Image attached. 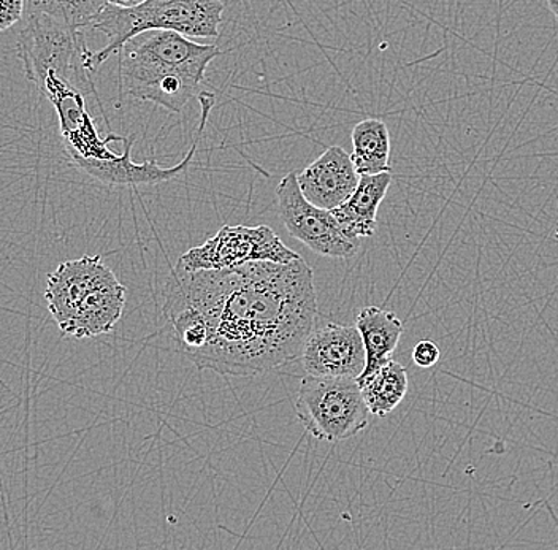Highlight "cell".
Wrapping results in <instances>:
<instances>
[{"instance_id": "5b68a950", "label": "cell", "mask_w": 558, "mask_h": 550, "mask_svg": "<svg viewBox=\"0 0 558 550\" xmlns=\"http://www.w3.org/2000/svg\"><path fill=\"white\" fill-rule=\"evenodd\" d=\"M296 417L316 440L340 443L368 426L357 379L306 375L295 399Z\"/></svg>"}, {"instance_id": "5bb4252c", "label": "cell", "mask_w": 558, "mask_h": 550, "mask_svg": "<svg viewBox=\"0 0 558 550\" xmlns=\"http://www.w3.org/2000/svg\"><path fill=\"white\" fill-rule=\"evenodd\" d=\"M355 327L361 332L366 353V367L364 374L359 376L362 378L378 370L392 358L404 327L397 315L378 306H366L361 309L355 319Z\"/></svg>"}, {"instance_id": "8992f818", "label": "cell", "mask_w": 558, "mask_h": 550, "mask_svg": "<svg viewBox=\"0 0 558 550\" xmlns=\"http://www.w3.org/2000/svg\"><path fill=\"white\" fill-rule=\"evenodd\" d=\"M300 257L267 225H225L207 242L186 250L177 268L183 271L226 270L257 260L288 264Z\"/></svg>"}, {"instance_id": "8fae6325", "label": "cell", "mask_w": 558, "mask_h": 550, "mask_svg": "<svg viewBox=\"0 0 558 550\" xmlns=\"http://www.w3.org/2000/svg\"><path fill=\"white\" fill-rule=\"evenodd\" d=\"M113 274V270L105 266L100 256L68 260L51 271L47 278L45 298L58 326L69 322L83 298Z\"/></svg>"}, {"instance_id": "9a60e30c", "label": "cell", "mask_w": 558, "mask_h": 550, "mask_svg": "<svg viewBox=\"0 0 558 550\" xmlns=\"http://www.w3.org/2000/svg\"><path fill=\"white\" fill-rule=\"evenodd\" d=\"M351 140V159L359 175L390 172V135L384 121L366 118L354 125Z\"/></svg>"}, {"instance_id": "6da1fadb", "label": "cell", "mask_w": 558, "mask_h": 550, "mask_svg": "<svg viewBox=\"0 0 558 550\" xmlns=\"http://www.w3.org/2000/svg\"><path fill=\"white\" fill-rule=\"evenodd\" d=\"M163 316L207 327V343L190 360L222 376L265 375L295 360L317 315L312 267L257 260L226 270L173 268L163 285Z\"/></svg>"}, {"instance_id": "ffe728a7", "label": "cell", "mask_w": 558, "mask_h": 550, "mask_svg": "<svg viewBox=\"0 0 558 550\" xmlns=\"http://www.w3.org/2000/svg\"><path fill=\"white\" fill-rule=\"evenodd\" d=\"M105 2L110 3V5L121 7V9H134V7L140 5L145 0H105Z\"/></svg>"}, {"instance_id": "7c38bea8", "label": "cell", "mask_w": 558, "mask_h": 550, "mask_svg": "<svg viewBox=\"0 0 558 550\" xmlns=\"http://www.w3.org/2000/svg\"><path fill=\"white\" fill-rule=\"evenodd\" d=\"M124 306L125 285L113 274L94 288L80 303L75 315L59 329L64 335L75 338L107 335L120 322Z\"/></svg>"}, {"instance_id": "ac0fdd59", "label": "cell", "mask_w": 558, "mask_h": 550, "mask_svg": "<svg viewBox=\"0 0 558 550\" xmlns=\"http://www.w3.org/2000/svg\"><path fill=\"white\" fill-rule=\"evenodd\" d=\"M26 12V0H0V33L15 26Z\"/></svg>"}, {"instance_id": "9c48e42d", "label": "cell", "mask_w": 558, "mask_h": 550, "mask_svg": "<svg viewBox=\"0 0 558 550\" xmlns=\"http://www.w3.org/2000/svg\"><path fill=\"white\" fill-rule=\"evenodd\" d=\"M306 375L357 379L366 367L364 341L357 327L327 322L312 330L302 354Z\"/></svg>"}, {"instance_id": "3957f363", "label": "cell", "mask_w": 558, "mask_h": 550, "mask_svg": "<svg viewBox=\"0 0 558 550\" xmlns=\"http://www.w3.org/2000/svg\"><path fill=\"white\" fill-rule=\"evenodd\" d=\"M225 9L222 0H145L134 9L105 3L90 27L104 34L107 45L93 53L90 65L96 72L131 38L148 30H173L190 38L219 37Z\"/></svg>"}, {"instance_id": "d6986e66", "label": "cell", "mask_w": 558, "mask_h": 550, "mask_svg": "<svg viewBox=\"0 0 558 550\" xmlns=\"http://www.w3.org/2000/svg\"><path fill=\"white\" fill-rule=\"evenodd\" d=\"M439 347L436 343L430 340L418 341L413 351V360L417 367L430 368L438 364L439 360Z\"/></svg>"}, {"instance_id": "30bf717a", "label": "cell", "mask_w": 558, "mask_h": 550, "mask_svg": "<svg viewBox=\"0 0 558 550\" xmlns=\"http://www.w3.org/2000/svg\"><path fill=\"white\" fill-rule=\"evenodd\" d=\"M359 175L351 155L341 146L327 148L314 162L296 173L300 190L306 200L326 210L347 201L357 187Z\"/></svg>"}, {"instance_id": "ba28073f", "label": "cell", "mask_w": 558, "mask_h": 550, "mask_svg": "<svg viewBox=\"0 0 558 550\" xmlns=\"http://www.w3.org/2000/svg\"><path fill=\"white\" fill-rule=\"evenodd\" d=\"M197 97L202 106L197 138H195L194 145L191 146L190 152L177 166L170 167V169H162V167L157 166L155 152H151V159L146 160V162L135 163L131 158L135 135L124 138V152L118 159L78 160L73 166L78 167L80 170L93 176L94 180L108 184V186H149V184L172 181L173 178L181 175L191 166L195 151H197L198 138H201L202 132H204L205 125L208 123L209 113H211L213 107H215V96L213 94L201 93Z\"/></svg>"}, {"instance_id": "e0dca14e", "label": "cell", "mask_w": 558, "mask_h": 550, "mask_svg": "<svg viewBox=\"0 0 558 550\" xmlns=\"http://www.w3.org/2000/svg\"><path fill=\"white\" fill-rule=\"evenodd\" d=\"M105 0H26L27 13H44L76 29L90 27Z\"/></svg>"}, {"instance_id": "2e32d148", "label": "cell", "mask_w": 558, "mask_h": 550, "mask_svg": "<svg viewBox=\"0 0 558 550\" xmlns=\"http://www.w3.org/2000/svg\"><path fill=\"white\" fill-rule=\"evenodd\" d=\"M369 414L384 417L403 402L408 392L407 368L390 358L381 368L357 379Z\"/></svg>"}, {"instance_id": "44dd1931", "label": "cell", "mask_w": 558, "mask_h": 550, "mask_svg": "<svg viewBox=\"0 0 558 550\" xmlns=\"http://www.w3.org/2000/svg\"><path fill=\"white\" fill-rule=\"evenodd\" d=\"M547 3H549L550 12H553L558 20V0H547Z\"/></svg>"}, {"instance_id": "52a82bcc", "label": "cell", "mask_w": 558, "mask_h": 550, "mask_svg": "<svg viewBox=\"0 0 558 550\" xmlns=\"http://www.w3.org/2000/svg\"><path fill=\"white\" fill-rule=\"evenodd\" d=\"M278 213L292 239L329 259H351L357 254L359 240L349 239L333 213L306 200L296 181V172L279 181Z\"/></svg>"}, {"instance_id": "4fadbf2b", "label": "cell", "mask_w": 558, "mask_h": 550, "mask_svg": "<svg viewBox=\"0 0 558 550\" xmlns=\"http://www.w3.org/2000/svg\"><path fill=\"white\" fill-rule=\"evenodd\" d=\"M390 184H392L390 172L361 175L351 197L340 207L330 210L349 239H366L376 232L378 210Z\"/></svg>"}, {"instance_id": "7a4b0ae2", "label": "cell", "mask_w": 558, "mask_h": 550, "mask_svg": "<svg viewBox=\"0 0 558 550\" xmlns=\"http://www.w3.org/2000/svg\"><path fill=\"white\" fill-rule=\"evenodd\" d=\"M225 53L173 30H148L122 47L121 85L134 99L180 113L201 94L208 65Z\"/></svg>"}, {"instance_id": "277c9868", "label": "cell", "mask_w": 558, "mask_h": 550, "mask_svg": "<svg viewBox=\"0 0 558 550\" xmlns=\"http://www.w3.org/2000/svg\"><path fill=\"white\" fill-rule=\"evenodd\" d=\"M17 53L27 80L34 85L47 76H56L97 99L90 80V73H94L90 65L93 51L87 48L83 29L68 26L44 13H27L17 37Z\"/></svg>"}]
</instances>
